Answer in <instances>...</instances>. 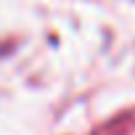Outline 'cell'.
Instances as JSON below:
<instances>
[]
</instances>
